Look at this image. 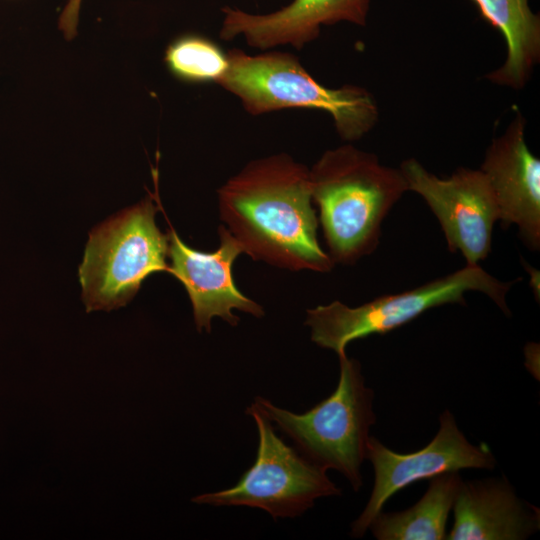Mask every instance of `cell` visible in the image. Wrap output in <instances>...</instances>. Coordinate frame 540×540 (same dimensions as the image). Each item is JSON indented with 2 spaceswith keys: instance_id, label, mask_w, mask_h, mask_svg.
<instances>
[{
  "instance_id": "obj_3",
  "label": "cell",
  "mask_w": 540,
  "mask_h": 540,
  "mask_svg": "<svg viewBox=\"0 0 540 540\" xmlns=\"http://www.w3.org/2000/svg\"><path fill=\"white\" fill-rule=\"evenodd\" d=\"M227 59V70L216 84L253 116L292 108L320 110L331 116L347 142L359 140L378 122L379 109L368 90L353 84L327 87L291 53L269 49L251 55L235 48Z\"/></svg>"
},
{
  "instance_id": "obj_14",
  "label": "cell",
  "mask_w": 540,
  "mask_h": 540,
  "mask_svg": "<svg viewBox=\"0 0 540 540\" xmlns=\"http://www.w3.org/2000/svg\"><path fill=\"white\" fill-rule=\"evenodd\" d=\"M482 16L502 34L503 64L487 75L491 82L520 89L540 60V17L529 0H473Z\"/></svg>"
},
{
  "instance_id": "obj_9",
  "label": "cell",
  "mask_w": 540,
  "mask_h": 540,
  "mask_svg": "<svg viewBox=\"0 0 540 540\" xmlns=\"http://www.w3.org/2000/svg\"><path fill=\"white\" fill-rule=\"evenodd\" d=\"M401 170L408 187L420 195L436 216L451 252L466 265H477L491 251L494 224L500 213L491 186L480 169L460 167L447 178L429 172L415 158Z\"/></svg>"
},
{
  "instance_id": "obj_15",
  "label": "cell",
  "mask_w": 540,
  "mask_h": 540,
  "mask_svg": "<svg viewBox=\"0 0 540 540\" xmlns=\"http://www.w3.org/2000/svg\"><path fill=\"white\" fill-rule=\"evenodd\" d=\"M418 502L406 510L379 512L368 530L377 540H443L463 479L459 472L434 476Z\"/></svg>"
},
{
  "instance_id": "obj_12",
  "label": "cell",
  "mask_w": 540,
  "mask_h": 540,
  "mask_svg": "<svg viewBox=\"0 0 540 540\" xmlns=\"http://www.w3.org/2000/svg\"><path fill=\"white\" fill-rule=\"evenodd\" d=\"M369 9L370 0H292L265 14L225 6L219 36L226 41L243 37L250 47L263 51L283 45L300 50L319 37L323 26H365Z\"/></svg>"
},
{
  "instance_id": "obj_5",
  "label": "cell",
  "mask_w": 540,
  "mask_h": 540,
  "mask_svg": "<svg viewBox=\"0 0 540 540\" xmlns=\"http://www.w3.org/2000/svg\"><path fill=\"white\" fill-rule=\"evenodd\" d=\"M154 199L149 194L90 231L78 269L87 312L125 306L149 275L168 272L169 235L156 225L161 204Z\"/></svg>"
},
{
  "instance_id": "obj_13",
  "label": "cell",
  "mask_w": 540,
  "mask_h": 540,
  "mask_svg": "<svg viewBox=\"0 0 540 540\" xmlns=\"http://www.w3.org/2000/svg\"><path fill=\"white\" fill-rule=\"evenodd\" d=\"M448 540H525L540 528L539 509L506 476L462 481Z\"/></svg>"
},
{
  "instance_id": "obj_8",
  "label": "cell",
  "mask_w": 540,
  "mask_h": 540,
  "mask_svg": "<svg viewBox=\"0 0 540 540\" xmlns=\"http://www.w3.org/2000/svg\"><path fill=\"white\" fill-rule=\"evenodd\" d=\"M365 458L373 466L374 484L366 506L351 524L350 535L354 538L363 537L387 500L407 486L446 472L494 469L497 465L489 446L469 442L448 409L439 416V428L434 438L420 450L397 453L370 436Z\"/></svg>"
},
{
  "instance_id": "obj_2",
  "label": "cell",
  "mask_w": 540,
  "mask_h": 540,
  "mask_svg": "<svg viewBox=\"0 0 540 540\" xmlns=\"http://www.w3.org/2000/svg\"><path fill=\"white\" fill-rule=\"evenodd\" d=\"M312 200L333 263L354 264L378 246L381 224L408 191L399 168L345 144L325 151L309 169Z\"/></svg>"
},
{
  "instance_id": "obj_10",
  "label": "cell",
  "mask_w": 540,
  "mask_h": 540,
  "mask_svg": "<svg viewBox=\"0 0 540 540\" xmlns=\"http://www.w3.org/2000/svg\"><path fill=\"white\" fill-rule=\"evenodd\" d=\"M220 245L214 252H202L186 245L170 226L168 272L185 287L192 304L198 331H211V321L219 317L236 326L239 317L232 310L249 313L255 317L264 315L263 308L243 295L236 287L232 265L243 250L224 226L218 229Z\"/></svg>"
},
{
  "instance_id": "obj_4",
  "label": "cell",
  "mask_w": 540,
  "mask_h": 540,
  "mask_svg": "<svg viewBox=\"0 0 540 540\" xmlns=\"http://www.w3.org/2000/svg\"><path fill=\"white\" fill-rule=\"evenodd\" d=\"M338 357L337 388L305 413H293L263 397H255L250 405L292 440L302 456L326 471H338L357 492L363 486L361 467L376 422L374 391L365 384L358 360L346 354Z\"/></svg>"
},
{
  "instance_id": "obj_1",
  "label": "cell",
  "mask_w": 540,
  "mask_h": 540,
  "mask_svg": "<svg viewBox=\"0 0 540 540\" xmlns=\"http://www.w3.org/2000/svg\"><path fill=\"white\" fill-rule=\"evenodd\" d=\"M221 219L255 260L289 270L328 272L317 238L309 169L281 153L249 162L218 190Z\"/></svg>"
},
{
  "instance_id": "obj_7",
  "label": "cell",
  "mask_w": 540,
  "mask_h": 540,
  "mask_svg": "<svg viewBox=\"0 0 540 540\" xmlns=\"http://www.w3.org/2000/svg\"><path fill=\"white\" fill-rule=\"evenodd\" d=\"M245 413L254 419L258 430L255 462L233 487L197 495L192 502L258 508L277 519L297 517L317 499L341 495L327 471L278 437L273 423L261 412L249 405Z\"/></svg>"
},
{
  "instance_id": "obj_17",
  "label": "cell",
  "mask_w": 540,
  "mask_h": 540,
  "mask_svg": "<svg viewBox=\"0 0 540 540\" xmlns=\"http://www.w3.org/2000/svg\"><path fill=\"white\" fill-rule=\"evenodd\" d=\"M82 0H68L59 17V29L67 40L77 35L79 12Z\"/></svg>"
},
{
  "instance_id": "obj_6",
  "label": "cell",
  "mask_w": 540,
  "mask_h": 540,
  "mask_svg": "<svg viewBox=\"0 0 540 540\" xmlns=\"http://www.w3.org/2000/svg\"><path fill=\"white\" fill-rule=\"evenodd\" d=\"M512 282H503L479 264L466 265L444 277L431 280L413 289L383 295L358 307L340 301L307 310L305 325L311 340L338 356L346 354V346L373 334L383 335L411 322L431 308L446 304H465V294L478 291L487 295L507 316V293Z\"/></svg>"
},
{
  "instance_id": "obj_16",
  "label": "cell",
  "mask_w": 540,
  "mask_h": 540,
  "mask_svg": "<svg viewBox=\"0 0 540 540\" xmlns=\"http://www.w3.org/2000/svg\"><path fill=\"white\" fill-rule=\"evenodd\" d=\"M164 62L175 78L187 83H216L228 67L227 53L197 34L174 39L165 50Z\"/></svg>"
},
{
  "instance_id": "obj_11",
  "label": "cell",
  "mask_w": 540,
  "mask_h": 540,
  "mask_svg": "<svg viewBox=\"0 0 540 540\" xmlns=\"http://www.w3.org/2000/svg\"><path fill=\"white\" fill-rule=\"evenodd\" d=\"M525 119L518 113L488 146L480 170L499 208L502 227L515 225L525 246L540 248V160L525 139Z\"/></svg>"
}]
</instances>
